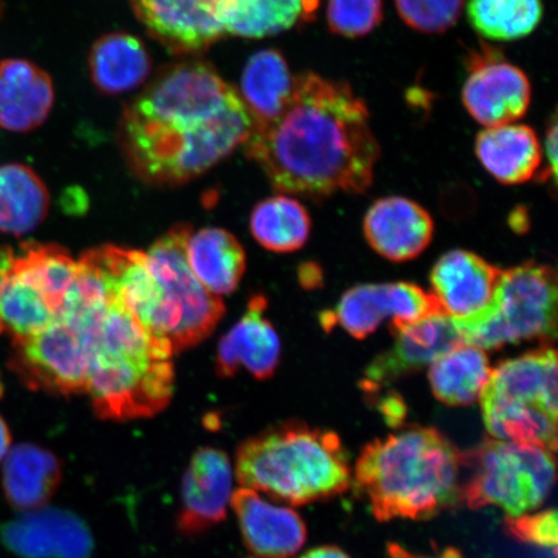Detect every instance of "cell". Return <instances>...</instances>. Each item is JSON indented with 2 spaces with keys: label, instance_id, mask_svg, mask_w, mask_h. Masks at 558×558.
Wrapping results in <instances>:
<instances>
[{
  "label": "cell",
  "instance_id": "8",
  "mask_svg": "<svg viewBox=\"0 0 558 558\" xmlns=\"http://www.w3.org/2000/svg\"><path fill=\"white\" fill-rule=\"evenodd\" d=\"M191 234L190 226L173 227L146 254L159 291L153 335L170 344L173 353L204 341L226 313L225 303L198 281L187 262Z\"/></svg>",
  "mask_w": 558,
  "mask_h": 558
},
{
  "label": "cell",
  "instance_id": "25",
  "mask_svg": "<svg viewBox=\"0 0 558 558\" xmlns=\"http://www.w3.org/2000/svg\"><path fill=\"white\" fill-rule=\"evenodd\" d=\"M186 256L195 277L216 296L232 294L246 270L242 244L221 228L192 232L186 243Z\"/></svg>",
  "mask_w": 558,
  "mask_h": 558
},
{
  "label": "cell",
  "instance_id": "30",
  "mask_svg": "<svg viewBox=\"0 0 558 558\" xmlns=\"http://www.w3.org/2000/svg\"><path fill=\"white\" fill-rule=\"evenodd\" d=\"M311 218L299 201L276 195L260 202L251 214V234L265 250L294 253L304 246L311 234Z\"/></svg>",
  "mask_w": 558,
  "mask_h": 558
},
{
  "label": "cell",
  "instance_id": "35",
  "mask_svg": "<svg viewBox=\"0 0 558 558\" xmlns=\"http://www.w3.org/2000/svg\"><path fill=\"white\" fill-rule=\"evenodd\" d=\"M395 3L403 23L424 34L450 31L464 7V0H395Z\"/></svg>",
  "mask_w": 558,
  "mask_h": 558
},
{
  "label": "cell",
  "instance_id": "5",
  "mask_svg": "<svg viewBox=\"0 0 558 558\" xmlns=\"http://www.w3.org/2000/svg\"><path fill=\"white\" fill-rule=\"evenodd\" d=\"M235 474L242 487L290 506L332 499L352 486L340 437L300 422L275 425L243 441Z\"/></svg>",
  "mask_w": 558,
  "mask_h": 558
},
{
  "label": "cell",
  "instance_id": "31",
  "mask_svg": "<svg viewBox=\"0 0 558 558\" xmlns=\"http://www.w3.org/2000/svg\"><path fill=\"white\" fill-rule=\"evenodd\" d=\"M54 319L44 292L23 271L11 267L0 289V335H10L12 340L29 338Z\"/></svg>",
  "mask_w": 558,
  "mask_h": 558
},
{
  "label": "cell",
  "instance_id": "19",
  "mask_svg": "<svg viewBox=\"0 0 558 558\" xmlns=\"http://www.w3.org/2000/svg\"><path fill=\"white\" fill-rule=\"evenodd\" d=\"M267 310V298L260 294L251 298L246 313L220 340L216 373L221 378H232L240 367L259 380L275 375L281 359V341L275 326L265 316Z\"/></svg>",
  "mask_w": 558,
  "mask_h": 558
},
{
  "label": "cell",
  "instance_id": "22",
  "mask_svg": "<svg viewBox=\"0 0 558 558\" xmlns=\"http://www.w3.org/2000/svg\"><path fill=\"white\" fill-rule=\"evenodd\" d=\"M476 156L484 169L504 185L532 180L542 165V145L526 124L486 128L476 138Z\"/></svg>",
  "mask_w": 558,
  "mask_h": 558
},
{
  "label": "cell",
  "instance_id": "11",
  "mask_svg": "<svg viewBox=\"0 0 558 558\" xmlns=\"http://www.w3.org/2000/svg\"><path fill=\"white\" fill-rule=\"evenodd\" d=\"M434 295L414 283L360 284L348 290L331 312L320 316L326 331L340 326L354 339H366L389 319V330L414 325L441 313Z\"/></svg>",
  "mask_w": 558,
  "mask_h": 558
},
{
  "label": "cell",
  "instance_id": "29",
  "mask_svg": "<svg viewBox=\"0 0 558 558\" xmlns=\"http://www.w3.org/2000/svg\"><path fill=\"white\" fill-rule=\"evenodd\" d=\"M317 0H232L222 17L225 34L260 39L288 32L310 12Z\"/></svg>",
  "mask_w": 558,
  "mask_h": 558
},
{
  "label": "cell",
  "instance_id": "34",
  "mask_svg": "<svg viewBox=\"0 0 558 558\" xmlns=\"http://www.w3.org/2000/svg\"><path fill=\"white\" fill-rule=\"evenodd\" d=\"M327 26L344 38H361L372 33L383 20V0H329Z\"/></svg>",
  "mask_w": 558,
  "mask_h": 558
},
{
  "label": "cell",
  "instance_id": "23",
  "mask_svg": "<svg viewBox=\"0 0 558 558\" xmlns=\"http://www.w3.org/2000/svg\"><path fill=\"white\" fill-rule=\"evenodd\" d=\"M3 465V492L9 505L20 512L46 507L58 490L62 469L50 450L32 444L10 449Z\"/></svg>",
  "mask_w": 558,
  "mask_h": 558
},
{
  "label": "cell",
  "instance_id": "13",
  "mask_svg": "<svg viewBox=\"0 0 558 558\" xmlns=\"http://www.w3.org/2000/svg\"><path fill=\"white\" fill-rule=\"evenodd\" d=\"M150 37L177 54L208 50L225 35L221 0H130Z\"/></svg>",
  "mask_w": 558,
  "mask_h": 558
},
{
  "label": "cell",
  "instance_id": "36",
  "mask_svg": "<svg viewBox=\"0 0 558 558\" xmlns=\"http://www.w3.org/2000/svg\"><path fill=\"white\" fill-rule=\"evenodd\" d=\"M505 527L507 534L520 543L554 550L557 548L558 526L555 509L538 513L508 515Z\"/></svg>",
  "mask_w": 558,
  "mask_h": 558
},
{
  "label": "cell",
  "instance_id": "15",
  "mask_svg": "<svg viewBox=\"0 0 558 558\" xmlns=\"http://www.w3.org/2000/svg\"><path fill=\"white\" fill-rule=\"evenodd\" d=\"M501 271L470 251L452 250L430 271L432 295L453 324L472 323L490 308Z\"/></svg>",
  "mask_w": 558,
  "mask_h": 558
},
{
  "label": "cell",
  "instance_id": "6",
  "mask_svg": "<svg viewBox=\"0 0 558 558\" xmlns=\"http://www.w3.org/2000/svg\"><path fill=\"white\" fill-rule=\"evenodd\" d=\"M557 354L544 347L500 362L480 396L492 438L557 450Z\"/></svg>",
  "mask_w": 558,
  "mask_h": 558
},
{
  "label": "cell",
  "instance_id": "3",
  "mask_svg": "<svg viewBox=\"0 0 558 558\" xmlns=\"http://www.w3.org/2000/svg\"><path fill=\"white\" fill-rule=\"evenodd\" d=\"M75 324L87 348L86 395L101 421L148 418L169 407L174 383L170 344L113 302L88 311Z\"/></svg>",
  "mask_w": 558,
  "mask_h": 558
},
{
  "label": "cell",
  "instance_id": "21",
  "mask_svg": "<svg viewBox=\"0 0 558 558\" xmlns=\"http://www.w3.org/2000/svg\"><path fill=\"white\" fill-rule=\"evenodd\" d=\"M54 104L50 75L23 59L0 61V128L25 134L40 128Z\"/></svg>",
  "mask_w": 558,
  "mask_h": 558
},
{
  "label": "cell",
  "instance_id": "32",
  "mask_svg": "<svg viewBox=\"0 0 558 558\" xmlns=\"http://www.w3.org/2000/svg\"><path fill=\"white\" fill-rule=\"evenodd\" d=\"M542 0H469L466 16L485 39L513 41L529 37L543 19Z\"/></svg>",
  "mask_w": 558,
  "mask_h": 558
},
{
  "label": "cell",
  "instance_id": "33",
  "mask_svg": "<svg viewBox=\"0 0 558 558\" xmlns=\"http://www.w3.org/2000/svg\"><path fill=\"white\" fill-rule=\"evenodd\" d=\"M12 267L38 286L58 317L68 291L78 276V262L58 244L25 243L21 255L15 254Z\"/></svg>",
  "mask_w": 558,
  "mask_h": 558
},
{
  "label": "cell",
  "instance_id": "20",
  "mask_svg": "<svg viewBox=\"0 0 558 558\" xmlns=\"http://www.w3.org/2000/svg\"><path fill=\"white\" fill-rule=\"evenodd\" d=\"M366 240L376 253L395 263L415 259L434 240L427 209L403 197L376 201L364 220Z\"/></svg>",
  "mask_w": 558,
  "mask_h": 558
},
{
  "label": "cell",
  "instance_id": "42",
  "mask_svg": "<svg viewBox=\"0 0 558 558\" xmlns=\"http://www.w3.org/2000/svg\"><path fill=\"white\" fill-rule=\"evenodd\" d=\"M3 13V0H0V19H2Z\"/></svg>",
  "mask_w": 558,
  "mask_h": 558
},
{
  "label": "cell",
  "instance_id": "39",
  "mask_svg": "<svg viewBox=\"0 0 558 558\" xmlns=\"http://www.w3.org/2000/svg\"><path fill=\"white\" fill-rule=\"evenodd\" d=\"M300 558H351L349 557L344 550H341L338 547L326 546V547H317L312 550H308L305 555Z\"/></svg>",
  "mask_w": 558,
  "mask_h": 558
},
{
  "label": "cell",
  "instance_id": "17",
  "mask_svg": "<svg viewBox=\"0 0 558 558\" xmlns=\"http://www.w3.org/2000/svg\"><path fill=\"white\" fill-rule=\"evenodd\" d=\"M0 539L21 558H89L93 536L78 518L59 509H38L4 523Z\"/></svg>",
  "mask_w": 558,
  "mask_h": 558
},
{
  "label": "cell",
  "instance_id": "26",
  "mask_svg": "<svg viewBox=\"0 0 558 558\" xmlns=\"http://www.w3.org/2000/svg\"><path fill=\"white\" fill-rule=\"evenodd\" d=\"M294 87L288 61L281 51L268 48L254 53L244 66L239 90L255 128L282 113Z\"/></svg>",
  "mask_w": 558,
  "mask_h": 558
},
{
  "label": "cell",
  "instance_id": "28",
  "mask_svg": "<svg viewBox=\"0 0 558 558\" xmlns=\"http://www.w3.org/2000/svg\"><path fill=\"white\" fill-rule=\"evenodd\" d=\"M50 208V193L31 167L0 166V232L24 235L37 229Z\"/></svg>",
  "mask_w": 558,
  "mask_h": 558
},
{
  "label": "cell",
  "instance_id": "18",
  "mask_svg": "<svg viewBox=\"0 0 558 558\" xmlns=\"http://www.w3.org/2000/svg\"><path fill=\"white\" fill-rule=\"evenodd\" d=\"M250 553L257 558H291L306 542V526L294 509L271 505L253 488L240 487L230 499Z\"/></svg>",
  "mask_w": 558,
  "mask_h": 558
},
{
  "label": "cell",
  "instance_id": "7",
  "mask_svg": "<svg viewBox=\"0 0 558 558\" xmlns=\"http://www.w3.org/2000/svg\"><path fill=\"white\" fill-rule=\"evenodd\" d=\"M462 505L470 509L498 507L508 515L535 511L556 483L555 452L504 439L486 438L464 452Z\"/></svg>",
  "mask_w": 558,
  "mask_h": 558
},
{
  "label": "cell",
  "instance_id": "37",
  "mask_svg": "<svg viewBox=\"0 0 558 558\" xmlns=\"http://www.w3.org/2000/svg\"><path fill=\"white\" fill-rule=\"evenodd\" d=\"M546 156L549 169L543 174V180L553 178L556 183L557 178V114L554 113L548 123L546 132Z\"/></svg>",
  "mask_w": 558,
  "mask_h": 558
},
{
  "label": "cell",
  "instance_id": "38",
  "mask_svg": "<svg viewBox=\"0 0 558 558\" xmlns=\"http://www.w3.org/2000/svg\"><path fill=\"white\" fill-rule=\"evenodd\" d=\"M388 553L390 558H463L462 554L459 553L456 548L445 549L441 555L438 556H423L410 553V550L404 549L399 546V544H389Z\"/></svg>",
  "mask_w": 558,
  "mask_h": 558
},
{
  "label": "cell",
  "instance_id": "41",
  "mask_svg": "<svg viewBox=\"0 0 558 558\" xmlns=\"http://www.w3.org/2000/svg\"><path fill=\"white\" fill-rule=\"evenodd\" d=\"M11 449V432L4 418L0 416V462L5 458Z\"/></svg>",
  "mask_w": 558,
  "mask_h": 558
},
{
  "label": "cell",
  "instance_id": "10",
  "mask_svg": "<svg viewBox=\"0 0 558 558\" xmlns=\"http://www.w3.org/2000/svg\"><path fill=\"white\" fill-rule=\"evenodd\" d=\"M9 366L33 390L59 396L86 393L87 348L72 320L56 317L46 330L12 340Z\"/></svg>",
  "mask_w": 558,
  "mask_h": 558
},
{
  "label": "cell",
  "instance_id": "27",
  "mask_svg": "<svg viewBox=\"0 0 558 558\" xmlns=\"http://www.w3.org/2000/svg\"><path fill=\"white\" fill-rule=\"evenodd\" d=\"M492 369L484 349L466 343L453 347L429 365L432 392L448 407H470L480 400Z\"/></svg>",
  "mask_w": 558,
  "mask_h": 558
},
{
  "label": "cell",
  "instance_id": "24",
  "mask_svg": "<svg viewBox=\"0 0 558 558\" xmlns=\"http://www.w3.org/2000/svg\"><path fill=\"white\" fill-rule=\"evenodd\" d=\"M90 80L102 94L120 95L143 85L151 73V58L142 39L129 33H109L88 54Z\"/></svg>",
  "mask_w": 558,
  "mask_h": 558
},
{
  "label": "cell",
  "instance_id": "14",
  "mask_svg": "<svg viewBox=\"0 0 558 558\" xmlns=\"http://www.w3.org/2000/svg\"><path fill=\"white\" fill-rule=\"evenodd\" d=\"M390 332L395 337L393 345L366 368L362 388L367 393L421 372L451 348L465 343L453 320L444 312Z\"/></svg>",
  "mask_w": 558,
  "mask_h": 558
},
{
  "label": "cell",
  "instance_id": "4",
  "mask_svg": "<svg viewBox=\"0 0 558 558\" xmlns=\"http://www.w3.org/2000/svg\"><path fill=\"white\" fill-rule=\"evenodd\" d=\"M464 452L437 428L411 425L362 449L352 485L379 522L427 520L462 505Z\"/></svg>",
  "mask_w": 558,
  "mask_h": 558
},
{
  "label": "cell",
  "instance_id": "2",
  "mask_svg": "<svg viewBox=\"0 0 558 558\" xmlns=\"http://www.w3.org/2000/svg\"><path fill=\"white\" fill-rule=\"evenodd\" d=\"M368 120L366 102L348 83L304 72L294 76L282 113L256 125L244 153L278 192L312 198L365 193L380 157Z\"/></svg>",
  "mask_w": 558,
  "mask_h": 558
},
{
  "label": "cell",
  "instance_id": "1",
  "mask_svg": "<svg viewBox=\"0 0 558 558\" xmlns=\"http://www.w3.org/2000/svg\"><path fill=\"white\" fill-rule=\"evenodd\" d=\"M254 129L239 90L193 60L165 69L124 108L118 138L136 177L174 186L211 170Z\"/></svg>",
  "mask_w": 558,
  "mask_h": 558
},
{
  "label": "cell",
  "instance_id": "9",
  "mask_svg": "<svg viewBox=\"0 0 558 558\" xmlns=\"http://www.w3.org/2000/svg\"><path fill=\"white\" fill-rule=\"evenodd\" d=\"M557 275L549 265L529 262L501 271L490 308L472 323L456 325L466 344L484 351L557 332Z\"/></svg>",
  "mask_w": 558,
  "mask_h": 558
},
{
  "label": "cell",
  "instance_id": "40",
  "mask_svg": "<svg viewBox=\"0 0 558 558\" xmlns=\"http://www.w3.org/2000/svg\"><path fill=\"white\" fill-rule=\"evenodd\" d=\"M13 259H15V253L10 247L0 248V289L9 276Z\"/></svg>",
  "mask_w": 558,
  "mask_h": 558
},
{
  "label": "cell",
  "instance_id": "12",
  "mask_svg": "<svg viewBox=\"0 0 558 558\" xmlns=\"http://www.w3.org/2000/svg\"><path fill=\"white\" fill-rule=\"evenodd\" d=\"M466 69L462 101L474 121L485 128H498L527 113L532 83L522 69L507 61L498 50L483 46L470 52Z\"/></svg>",
  "mask_w": 558,
  "mask_h": 558
},
{
  "label": "cell",
  "instance_id": "16",
  "mask_svg": "<svg viewBox=\"0 0 558 558\" xmlns=\"http://www.w3.org/2000/svg\"><path fill=\"white\" fill-rule=\"evenodd\" d=\"M232 486L233 466L225 451L209 446L195 451L181 485L180 534L201 535L225 521Z\"/></svg>",
  "mask_w": 558,
  "mask_h": 558
}]
</instances>
